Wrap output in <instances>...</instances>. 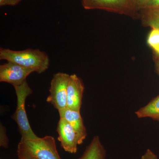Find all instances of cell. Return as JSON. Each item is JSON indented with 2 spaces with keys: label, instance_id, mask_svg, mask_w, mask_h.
<instances>
[{
  "label": "cell",
  "instance_id": "obj_10",
  "mask_svg": "<svg viewBox=\"0 0 159 159\" xmlns=\"http://www.w3.org/2000/svg\"><path fill=\"white\" fill-rule=\"evenodd\" d=\"M106 152L98 136H96L78 159H105Z\"/></svg>",
  "mask_w": 159,
  "mask_h": 159
},
{
  "label": "cell",
  "instance_id": "obj_1",
  "mask_svg": "<svg viewBox=\"0 0 159 159\" xmlns=\"http://www.w3.org/2000/svg\"><path fill=\"white\" fill-rule=\"evenodd\" d=\"M0 59L31 69L38 74L45 72L50 66V58L48 54L38 49L14 51L1 48Z\"/></svg>",
  "mask_w": 159,
  "mask_h": 159
},
{
  "label": "cell",
  "instance_id": "obj_2",
  "mask_svg": "<svg viewBox=\"0 0 159 159\" xmlns=\"http://www.w3.org/2000/svg\"><path fill=\"white\" fill-rule=\"evenodd\" d=\"M17 153L20 158L61 159L54 137L21 139L18 145Z\"/></svg>",
  "mask_w": 159,
  "mask_h": 159
},
{
  "label": "cell",
  "instance_id": "obj_13",
  "mask_svg": "<svg viewBox=\"0 0 159 159\" xmlns=\"http://www.w3.org/2000/svg\"><path fill=\"white\" fill-rule=\"evenodd\" d=\"M147 43L156 54L159 56V30L152 29L148 34L147 40Z\"/></svg>",
  "mask_w": 159,
  "mask_h": 159
},
{
  "label": "cell",
  "instance_id": "obj_16",
  "mask_svg": "<svg viewBox=\"0 0 159 159\" xmlns=\"http://www.w3.org/2000/svg\"><path fill=\"white\" fill-rule=\"evenodd\" d=\"M141 159H158V158L152 151L148 149L141 157Z\"/></svg>",
  "mask_w": 159,
  "mask_h": 159
},
{
  "label": "cell",
  "instance_id": "obj_14",
  "mask_svg": "<svg viewBox=\"0 0 159 159\" xmlns=\"http://www.w3.org/2000/svg\"><path fill=\"white\" fill-rule=\"evenodd\" d=\"M0 146L5 148H9V139L7 136L6 128L2 123L0 125Z\"/></svg>",
  "mask_w": 159,
  "mask_h": 159
},
{
  "label": "cell",
  "instance_id": "obj_4",
  "mask_svg": "<svg viewBox=\"0 0 159 159\" xmlns=\"http://www.w3.org/2000/svg\"><path fill=\"white\" fill-rule=\"evenodd\" d=\"M70 78L69 74L58 72L51 80L50 95L47 101L58 111L67 107V93Z\"/></svg>",
  "mask_w": 159,
  "mask_h": 159
},
{
  "label": "cell",
  "instance_id": "obj_9",
  "mask_svg": "<svg viewBox=\"0 0 159 159\" xmlns=\"http://www.w3.org/2000/svg\"><path fill=\"white\" fill-rule=\"evenodd\" d=\"M60 118L65 119L72 126L80 140L84 142L87 133L80 111L72 110L67 107L58 110Z\"/></svg>",
  "mask_w": 159,
  "mask_h": 159
},
{
  "label": "cell",
  "instance_id": "obj_20",
  "mask_svg": "<svg viewBox=\"0 0 159 159\" xmlns=\"http://www.w3.org/2000/svg\"><path fill=\"white\" fill-rule=\"evenodd\" d=\"M17 159H28V158H18Z\"/></svg>",
  "mask_w": 159,
  "mask_h": 159
},
{
  "label": "cell",
  "instance_id": "obj_6",
  "mask_svg": "<svg viewBox=\"0 0 159 159\" xmlns=\"http://www.w3.org/2000/svg\"><path fill=\"white\" fill-rule=\"evenodd\" d=\"M34 72L31 69L8 62L0 66V82L10 84L13 87L23 84L27 77Z\"/></svg>",
  "mask_w": 159,
  "mask_h": 159
},
{
  "label": "cell",
  "instance_id": "obj_8",
  "mask_svg": "<svg viewBox=\"0 0 159 159\" xmlns=\"http://www.w3.org/2000/svg\"><path fill=\"white\" fill-rule=\"evenodd\" d=\"M84 90V84L81 79L76 74L70 75L67 93V108L80 111Z\"/></svg>",
  "mask_w": 159,
  "mask_h": 159
},
{
  "label": "cell",
  "instance_id": "obj_7",
  "mask_svg": "<svg viewBox=\"0 0 159 159\" xmlns=\"http://www.w3.org/2000/svg\"><path fill=\"white\" fill-rule=\"evenodd\" d=\"M57 131L58 136L57 140L66 152L71 154L77 152V146L83 142L70 124L65 119L60 118L57 124Z\"/></svg>",
  "mask_w": 159,
  "mask_h": 159
},
{
  "label": "cell",
  "instance_id": "obj_12",
  "mask_svg": "<svg viewBox=\"0 0 159 159\" xmlns=\"http://www.w3.org/2000/svg\"><path fill=\"white\" fill-rule=\"evenodd\" d=\"M142 11L143 25L159 30V7L143 9Z\"/></svg>",
  "mask_w": 159,
  "mask_h": 159
},
{
  "label": "cell",
  "instance_id": "obj_3",
  "mask_svg": "<svg viewBox=\"0 0 159 159\" xmlns=\"http://www.w3.org/2000/svg\"><path fill=\"white\" fill-rule=\"evenodd\" d=\"M17 98L15 112L11 116L17 123L21 139H36L38 137L31 129L25 110V102L27 97L32 93V89L27 81L21 85L14 87Z\"/></svg>",
  "mask_w": 159,
  "mask_h": 159
},
{
  "label": "cell",
  "instance_id": "obj_19",
  "mask_svg": "<svg viewBox=\"0 0 159 159\" xmlns=\"http://www.w3.org/2000/svg\"><path fill=\"white\" fill-rule=\"evenodd\" d=\"M157 71L158 72L159 74V56H158V59L157 60Z\"/></svg>",
  "mask_w": 159,
  "mask_h": 159
},
{
  "label": "cell",
  "instance_id": "obj_5",
  "mask_svg": "<svg viewBox=\"0 0 159 159\" xmlns=\"http://www.w3.org/2000/svg\"><path fill=\"white\" fill-rule=\"evenodd\" d=\"M82 4L87 10L100 9L130 16L136 14L131 0H82Z\"/></svg>",
  "mask_w": 159,
  "mask_h": 159
},
{
  "label": "cell",
  "instance_id": "obj_15",
  "mask_svg": "<svg viewBox=\"0 0 159 159\" xmlns=\"http://www.w3.org/2000/svg\"><path fill=\"white\" fill-rule=\"evenodd\" d=\"M149 0H131L134 10L136 12L139 10H142L145 8Z\"/></svg>",
  "mask_w": 159,
  "mask_h": 159
},
{
  "label": "cell",
  "instance_id": "obj_18",
  "mask_svg": "<svg viewBox=\"0 0 159 159\" xmlns=\"http://www.w3.org/2000/svg\"><path fill=\"white\" fill-rule=\"evenodd\" d=\"M158 7H159V0H149L143 9Z\"/></svg>",
  "mask_w": 159,
  "mask_h": 159
},
{
  "label": "cell",
  "instance_id": "obj_11",
  "mask_svg": "<svg viewBox=\"0 0 159 159\" xmlns=\"http://www.w3.org/2000/svg\"><path fill=\"white\" fill-rule=\"evenodd\" d=\"M135 114L139 119L150 118L159 122V95L136 111Z\"/></svg>",
  "mask_w": 159,
  "mask_h": 159
},
{
  "label": "cell",
  "instance_id": "obj_21",
  "mask_svg": "<svg viewBox=\"0 0 159 159\" xmlns=\"http://www.w3.org/2000/svg\"><path fill=\"white\" fill-rule=\"evenodd\" d=\"M3 1V0H0V3L2 2Z\"/></svg>",
  "mask_w": 159,
  "mask_h": 159
},
{
  "label": "cell",
  "instance_id": "obj_17",
  "mask_svg": "<svg viewBox=\"0 0 159 159\" xmlns=\"http://www.w3.org/2000/svg\"><path fill=\"white\" fill-rule=\"evenodd\" d=\"M22 1V0H3L2 2L0 3V6H14L17 5Z\"/></svg>",
  "mask_w": 159,
  "mask_h": 159
}]
</instances>
